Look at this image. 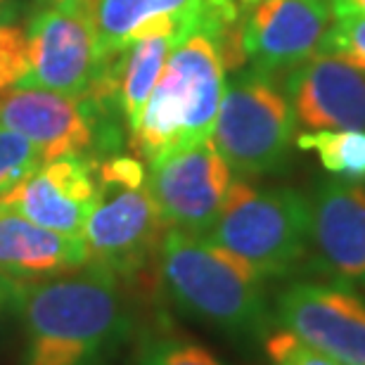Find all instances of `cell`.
<instances>
[{"label": "cell", "instance_id": "1", "mask_svg": "<svg viewBox=\"0 0 365 365\" xmlns=\"http://www.w3.org/2000/svg\"><path fill=\"white\" fill-rule=\"evenodd\" d=\"M19 365H112L133 332V311L109 268L21 280L17 302Z\"/></svg>", "mask_w": 365, "mask_h": 365}, {"label": "cell", "instance_id": "2", "mask_svg": "<svg viewBox=\"0 0 365 365\" xmlns=\"http://www.w3.org/2000/svg\"><path fill=\"white\" fill-rule=\"evenodd\" d=\"M240 26L223 31L197 26L171 50L140 119L128 130L130 145L145 162L211 138L225 88V69L242 67Z\"/></svg>", "mask_w": 365, "mask_h": 365}, {"label": "cell", "instance_id": "3", "mask_svg": "<svg viewBox=\"0 0 365 365\" xmlns=\"http://www.w3.org/2000/svg\"><path fill=\"white\" fill-rule=\"evenodd\" d=\"M159 277L182 316L211 327L235 346H264L275 327L264 277L228 250L176 228L159 247Z\"/></svg>", "mask_w": 365, "mask_h": 365}, {"label": "cell", "instance_id": "4", "mask_svg": "<svg viewBox=\"0 0 365 365\" xmlns=\"http://www.w3.org/2000/svg\"><path fill=\"white\" fill-rule=\"evenodd\" d=\"M98 197L83 228L93 264L130 282L159 257L169 225L159 214L140 159L112 155L95 162Z\"/></svg>", "mask_w": 365, "mask_h": 365}, {"label": "cell", "instance_id": "5", "mask_svg": "<svg viewBox=\"0 0 365 365\" xmlns=\"http://www.w3.org/2000/svg\"><path fill=\"white\" fill-rule=\"evenodd\" d=\"M204 237L247 261L264 280L284 277L311 250V197L297 187H254L235 178Z\"/></svg>", "mask_w": 365, "mask_h": 365}, {"label": "cell", "instance_id": "6", "mask_svg": "<svg viewBox=\"0 0 365 365\" xmlns=\"http://www.w3.org/2000/svg\"><path fill=\"white\" fill-rule=\"evenodd\" d=\"M297 123L273 74L250 67L225 83L211 140L235 176H273L289 164Z\"/></svg>", "mask_w": 365, "mask_h": 365}, {"label": "cell", "instance_id": "7", "mask_svg": "<svg viewBox=\"0 0 365 365\" xmlns=\"http://www.w3.org/2000/svg\"><path fill=\"white\" fill-rule=\"evenodd\" d=\"M98 0H53L26 29L29 74L21 88H43L83 98L100 74Z\"/></svg>", "mask_w": 365, "mask_h": 365}, {"label": "cell", "instance_id": "8", "mask_svg": "<svg viewBox=\"0 0 365 365\" xmlns=\"http://www.w3.org/2000/svg\"><path fill=\"white\" fill-rule=\"evenodd\" d=\"M102 114L86 95L69 98L21 86L0 91V126L24 135L43 162L60 157L95 159V152L109 150L114 130L102 123Z\"/></svg>", "mask_w": 365, "mask_h": 365}, {"label": "cell", "instance_id": "9", "mask_svg": "<svg viewBox=\"0 0 365 365\" xmlns=\"http://www.w3.org/2000/svg\"><path fill=\"white\" fill-rule=\"evenodd\" d=\"M235 173L211 138L159 157L148 169V185L169 228L207 235L221 216Z\"/></svg>", "mask_w": 365, "mask_h": 365}, {"label": "cell", "instance_id": "10", "mask_svg": "<svg viewBox=\"0 0 365 365\" xmlns=\"http://www.w3.org/2000/svg\"><path fill=\"white\" fill-rule=\"evenodd\" d=\"M273 320L341 365H365V299L349 284L299 280L275 299Z\"/></svg>", "mask_w": 365, "mask_h": 365}, {"label": "cell", "instance_id": "11", "mask_svg": "<svg viewBox=\"0 0 365 365\" xmlns=\"http://www.w3.org/2000/svg\"><path fill=\"white\" fill-rule=\"evenodd\" d=\"M330 21V0H247L240 53L257 71H289L318 55Z\"/></svg>", "mask_w": 365, "mask_h": 365}, {"label": "cell", "instance_id": "12", "mask_svg": "<svg viewBox=\"0 0 365 365\" xmlns=\"http://www.w3.org/2000/svg\"><path fill=\"white\" fill-rule=\"evenodd\" d=\"M311 250L334 282L365 289V187L320 180L311 195Z\"/></svg>", "mask_w": 365, "mask_h": 365}, {"label": "cell", "instance_id": "13", "mask_svg": "<svg viewBox=\"0 0 365 365\" xmlns=\"http://www.w3.org/2000/svg\"><path fill=\"white\" fill-rule=\"evenodd\" d=\"M95 162L98 159L86 157L43 162L0 200V207L17 211L43 228L83 237L86 221L98 197Z\"/></svg>", "mask_w": 365, "mask_h": 365}, {"label": "cell", "instance_id": "14", "mask_svg": "<svg viewBox=\"0 0 365 365\" xmlns=\"http://www.w3.org/2000/svg\"><path fill=\"white\" fill-rule=\"evenodd\" d=\"M284 95L304 128L365 130V76L330 55L318 53L289 69Z\"/></svg>", "mask_w": 365, "mask_h": 365}, {"label": "cell", "instance_id": "15", "mask_svg": "<svg viewBox=\"0 0 365 365\" xmlns=\"http://www.w3.org/2000/svg\"><path fill=\"white\" fill-rule=\"evenodd\" d=\"M91 261L86 240L43 228L0 207V273L14 280H43L78 271Z\"/></svg>", "mask_w": 365, "mask_h": 365}, {"label": "cell", "instance_id": "16", "mask_svg": "<svg viewBox=\"0 0 365 365\" xmlns=\"http://www.w3.org/2000/svg\"><path fill=\"white\" fill-rule=\"evenodd\" d=\"M182 38V26L176 19H159L143 26L133 41L114 55L102 69L109 71L114 86L116 107L126 121L128 130L140 119L145 102L155 91V86L166 67L171 50Z\"/></svg>", "mask_w": 365, "mask_h": 365}, {"label": "cell", "instance_id": "17", "mask_svg": "<svg viewBox=\"0 0 365 365\" xmlns=\"http://www.w3.org/2000/svg\"><path fill=\"white\" fill-rule=\"evenodd\" d=\"M211 3L214 0H98L95 31H98L100 69L152 21L176 19L185 36L195 26H200Z\"/></svg>", "mask_w": 365, "mask_h": 365}, {"label": "cell", "instance_id": "18", "mask_svg": "<svg viewBox=\"0 0 365 365\" xmlns=\"http://www.w3.org/2000/svg\"><path fill=\"white\" fill-rule=\"evenodd\" d=\"M294 145L304 152H313L332 178L365 182V130H304Z\"/></svg>", "mask_w": 365, "mask_h": 365}, {"label": "cell", "instance_id": "19", "mask_svg": "<svg viewBox=\"0 0 365 365\" xmlns=\"http://www.w3.org/2000/svg\"><path fill=\"white\" fill-rule=\"evenodd\" d=\"M138 365H228L200 341L178 332L150 334L138 349Z\"/></svg>", "mask_w": 365, "mask_h": 365}, {"label": "cell", "instance_id": "20", "mask_svg": "<svg viewBox=\"0 0 365 365\" xmlns=\"http://www.w3.org/2000/svg\"><path fill=\"white\" fill-rule=\"evenodd\" d=\"M318 53L349 64L365 74V14L363 12H337L323 36Z\"/></svg>", "mask_w": 365, "mask_h": 365}, {"label": "cell", "instance_id": "21", "mask_svg": "<svg viewBox=\"0 0 365 365\" xmlns=\"http://www.w3.org/2000/svg\"><path fill=\"white\" fill-rule=\"evenodd\" d=\"M41 164V152L24 135L0 126V200Z\"/></svg>", "mask_w": 365, "mask_h": 365}, {"label": "cell", "instance_id": "22", "mask_svg": "<svg viewBox=\"0 0 365 365\" xmlns=\"http://www.w3.org/2000/svg\"><path fill=\"white\" fill-rule=\"evenodd\" d=\"M261 349L271 365H341L277 325L268 332Z\"/></svg>", "mask_w": 365, "mask_h": 365}, {"label": "cell", "instance_id": "23", "mask_svg": "<svg viewBox=\"0 0 365 365\" xmlns=\"http://www.w3.org/2000/svg\"><path fill=\"white\" fill-rule=\"evenodd\" d=\"M29 74L26 34L7 21L0 24V91L14 88Z\"/></svg>", "mask_w": 365, "mask_h": 365}, {"label": "cell", "instance_id": "24", "mask_svg": "<svg viewBox=\"0 0 365 365\" xmlns=\"http://www.w3.org/2000/svg\"><path fill=\"white\" fill-rule=\"evenodd\" d=\"M21 280L0 273V332L10 323H17V302H19Z\"/></svg>", "mask_w": 365, "mask_h": 365}, {"label": "cell", "instance_id": "25", "mask_svg": "<svg viewBox=\"0 0 365 365\" xmlns=\"http://www.w3.org/2000/svg\"><path fill=\"white\" fill-rule=\"evenodd\" d=\"M332 14L337 12H363L365 14V0H330Z\"/></svg>", "mask_w": 365, "mask_h": 365}, {"label": "cell", "instance_id": "26", "mask_svg": "<svg viewBox=\"0 0 365 365\" xmlns=\"http://www.w3.org/2000/svg\"><path fill=\"white\" fill-rule=\"evenodd\" d=\"M17 0H0V24H7L12 21L14 12H17Z\"/></svg>", "mask_w": 365, "mask_h": 365}, {"label": "cell", "instance_id": "27", "mask_svg": "<svg viewBox=\"0 0 365 365\" xmlns=\"http://www.w3.org/2000/svg\"><path fill=\"white\" fill-rule=\"evenodd\" d=\"M240 3H247V0H240Z\"/></svg>", "mask_w": 365, "mask_h": 365}]
</instances>
